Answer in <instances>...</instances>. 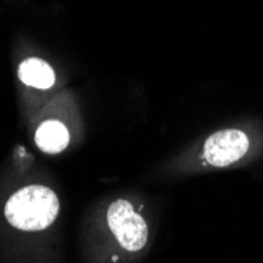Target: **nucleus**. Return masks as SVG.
Segmentation results:
<instances>
[{
  "mask_svg": "<svg viewBox=\"0 0 263 263\" xmlns=\"http://www.w3.org/2000/svg\"><path fill=\"white\" fill-rule=\"evenodd\" d=\"M35 142L41 152L55 155L66 148L69 142V134L63 123L57 120H47L36 129Z\"/></svg>",
  "mask_w": 263,
  "mask_h": 263,
  "instance_id": "nucleus-4",
  "label": "nucleus"
},
{
  "mask_svg": "<svg viewBox=\"0 0 263 263\" xmlns=\"http://www.w3.org/2000/svg\"><path fill=\"white\" fill-rule=\"evenodd\" d=\"M19 79L26 85L44 90L54 85L55 74L54 69L44 60L29 59L26 62H22L19 66Z\"/></svg>",
  "mask_w": 263,
  "mask_h": 263,
  "instance_id": "nucleus-5",
  "label": "nucleus"
},
{
  "mask_svg": "<svg viewBox=\"0 0 263 263\" xmlns=\"http://www.w3.org/2000/svg\"><path fill=\"white\" fill-rule=\"evenodd\" d=\"M249 150V139L240 129H224L211 134L203 145V158L214 167H226L241 159Z\"/></svg>",
  "mask_w": 263,
  "mask_h": 263,
  "instance_id": "nucleus-3",
  "label": "nucleus"
},
{
  "mask_svg": "<svg viewBox=\"0 0 263 263\" xmlns=\"http://www.w3.org/2000/svg\"><path fill=\"white\" fill-rule=\"evenodd\" d=\"M59 199L52 189L30 184L7 200L5 218L17 230L40 232L49 227L59 214Z\"/></svg>",
  "mask_w": 263,
  "mask_h": 263,
  "instance_id": "nucleus-1",
  "label": "nucleus"
},
{
  "mask_svg": "<svg viewBox=\"0 0 263 263\" xmlns=\"http://www.w3.org/2000/svg\"><path fill=\"white\" fill-rule=\"evenodd\" d=\"M107 224L123 249L137 252L147 245L148 227L128 200L118 199L107 208Z\"/></svg>",
  "mask_w": 263,
  "mask_h": 263,
  "instance_id": "nucleus-2",
  "label": "nucleus"
}]
</instances>
